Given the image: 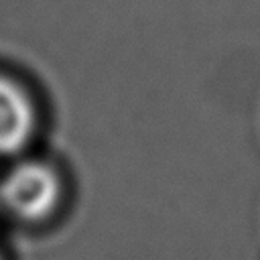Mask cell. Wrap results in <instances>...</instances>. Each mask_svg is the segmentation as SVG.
Instances as JSON below:
<instances>
[{
	"label": "cell",
	"instance_id": "7a4b0ae2",
	"mask_svg": "<svg viewBox=\"0 0 260 260\" xmlns=\"http://www.w3.org/2000/svg\"><path fill=\"white\" fill-rule=\"evenodd\" d=\"M35 130V108L26 91L0 75V154L18 152Z\"/></svg>",
	"mask_w": 260,
	"mask_h": 260
},
{
	"label": "cell",
	"instance_id": "6da1fadb",
	"mask_svg": "<svg viewBox=\"0 0 260 260\" xmlns=\"http://www.w3.org/2000/svg\"><path fill=\"white\" fill-rule=\"evenodd\" d=\"M57 201L59 179L41 162H20L0 183V203L28 221L47 217Z\"/></svg>",
	"mask_w": 260,
	"mask_h": 260
}]
</instances>
